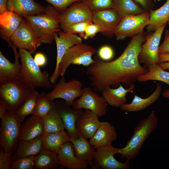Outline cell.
I'll use <instances>...</instances> for the list:
<instances>
[{
  "mask_svg": "<svg viewBox=\"0 0 169 169\" xmlns=\"http://www.w3.org/2000/svg\"><path fill=\"white\" fill-rule=\"evenodd\" d=\"M146 35L143 32L133 37L122 54L117 59L104 61L99 58L87 67L85 73L95 92L120 84L130 86L148 71L140 63L139 55Z\"/></svg>",
  "mask_w": 169,
  "mask_h": 169,
  "instance_id": "obj_1",
  "label": "cell"
},
{
  "mask_svg": "<svg viewBox=\"0 0 169 169\" xmlns=\"http://www.w3.org/2000/svg\"><path fill=\"white\" fill-rule=\"evenodd\" d=\"M60 13L53 6L48 5L44 13L24 18L42 43L51 44L55 33L60 30Z\"/></svg>",
  "mask_w": 169,
  "mask_h": 169,
  "instance_id": "obj_2",
  "label": "cell"
},
{
  "mask_svg": "<svg viewBox=\"0 0 169 169\" xmlns=\"http://www.w3.org/2000/svg\"><path fill=\"white\" fill-rule=\"evenodd\" d=\"M19 49L21 63L18 81L24 86L32 89L51 88L52 84L48 72L41 70L28 51L22 48Z\"/></svg>",
  "mask_w": 169,
  "mask_h": 169,
  "instance_id": "obj_3",
  "label": "cell"
},
{
  "mask_svg": "<svg viewBox=\"0 0 169 169\" xmlns=\"http://www.w3.org/2000/svg\"><path fill=\"white\" fill-rule=\"evenodd\" d=\"M158 119L154 110L141 120L135 128L133 134L124 147L119 148L121 158L130 161L140 153L145 141L156 129Z\"/></svg>",
  "mask_w": 169,
  "mask_h": 169,
  "instance_id": "obj_4",
  "label": "cell"
},
{
  "mask_svg": "<svg viewBox=\"0 0 169 169\" xmlns=\"http://www.w3.org/2000/svg\"><path fill=\"white\" fill-rule=\"evenodd\" d=\"M1 120V148L13 154L20 140L21 122L16 113L8 110Z\"/></svg>",
  "mask_w": 169,
  "mask_h": 169,
  "instance_id": "obj_5",
  "label": "cell"
},
{
  "mask_svg": "<svg viewBox=\"0 0 169 169\" xmlns=\"http://www.w3.org/2000/svg\"><path fill=\"white\" fill-rule=\"evenodd\" d=\"M97 52L93 47L83 43L72 46L66 51L60 63L59 76H64L68 68L71 64L89 66L95 62L92 56Z\"/></svg>",
  "mask_w": 169,
  "mask_h": 169,
  "instance_id": "obj_6",
  "label": "cell"
},
{
  "mask_svg": "<svg viewBox=\"0 0 169 169\" xmlns=\"http://www.w3.org/2000/svg\"><path fill=\"white\" fill-rule=\"evenodd\" d=\"M32 89L24 86L18 80L1 85L0 103L8 111L16 113Z\"/></svg>",
  "mask_w": 169,
  "mask_h": 169,
  "instance_id": "obj_7",
  "label": "cell"
},
{
  "mask_svg": "<svg viewBox=\"0 0 169 169\" xmlns=\"http://www.w3.org/2000/svg\"><path fill=\"white\" fill-rule=\"evenodd\" d=\"M150 15L149 12H145L140 14L122 17L114 32L116 39L122 40L143 32L144 28L149 23Z\"/></svg>",
  "mask_w": 169,
  "mask_h": 169,
  "instance_id": "obj_8",
  "label": "cell"
},
{
  "mask_svg": "<svg viewBox=\"0 0 169 169\" xmlns=\"http://www.w3.org/2000/svg\"><path fill=\"white\" fill-rule=\"evenodd\" d=\"M83 84L81 81L72 79L66 82L64 77H61L50 92L46 93L47 98L50 100L61 99L71 106L76 99L82 95Z\"/></svg>",
  "mask_w": 169,
  "mask_h": 169,
  "instance_id": "obj_9",
  "label": "cell"
},
{
  "mask_svg": "<svg viewBox=\"0 0 169 169\" xmlns=\"http://www.w3.org/2000/svg\"><path fill=\"white\" fill-rule=\"evenodd\" d=\"M119 148L112 145L95 148L94 164L92 169H129L130 168L129 161L121 162L115 157L119 153Z\"/></svg>",
  "mask_w": 169,
  "mask_h": 169,
  "instance_id": "obj_10",
  "label": "cell"
},
{
  "mask_svg": "<svg viewBox=\"0 0 169 169\" xmlns=\"http://www.w3.org/2000/svg\"><path fill=\"white\" fill-rule=\"evenodd\" d=\"M89 87L83 88L82 94L72 105L75 109L90 110L99 117L105 115L107 112L108 104L102 96L99 95Z\"/></svg>",
  "mask_w": 169,
  "mask_h": 169,
  "instance_id": "obj_11",
  "label": "cell"
},
{
  "mask_svg": "<svg viewBox=\"0 0 169 169\" xmlns=\"http://www.w3.org/2000/svg\"><path fill=\"white\" fill-rule=\"evenodd\" d=\"M93 11L82 1L74 3L60 12V28L65 31L70 26L79 23L92 22Z\"/></svg>",
  "mask_w": 169,
  "mask_h": 169,
  "instance_id": "obj_12",
  "label": "cell"
},
{
  "mask_svg": "<svg viewBox=\"0 0 169 169\" xmlns=\"http://www.w3.org/2000/svg\"><path fill=\"white\" fill-rule=\"evenodd\" d=\"M167 23L159 28L154 32L146 36L139 55L140 62L147 68L150 65L159 63L158 50L162 33Z\"/></svg>",
  "mask_w": 169,
  "mask_h": 169,
  "instance_id": "obj_13",
  "label": "cell"
},
{
  "mask_svg": "<svg viewBox=\"0 0 169 169\" xmlns=\"http://www.w3.org/2000/svg\"><path fill=\"white\" fill-rule=\"evenodd\" d=\"M10 41L17 48L26 49L31 54L34 53L42 43L24 19L11 37Z\"/></svg>",
  "mask_w": 169,
  "mask_h": 169,
  "instance_id": "obj_14",
  "label": "cell"
},
{
  "mask_svg": "<svg viewBox=\"0 0 169 169\" xmlns=\"http://www.w3.org/2000/svg\"><path fill=\"white\" fill-rule=\"evenodd\" d=\"M57 46L56 64L54 70L49 77L52 84L55 83L59 76V68L64 55L70 48L82 43V39L75 34H72L64 31L55 33L54 35Z\"/></svg>",
  "mask_w": 169,
  "mask_h": 169,
  "instance_id": "obj_15",
  "label": "cell"
},
{
  "mask_svg": "<svg viewBox=\"0 0 169 169\" xmlns=\"http://www.w3.org/2000/svg\"><path fill=\"white\" fill-rule=\"evenodd\" d=\"M55 103V108L61 118L64 129L71 139L79 138L76 123L83 111L82 109L71 107L63 100H57Z\"/></svg>",
  "mask_w": 169,
  "mask_h": 169,
  "instance_id": "obj_16",
  "label": "cell"
},
{
  "mask_svg": "<svg viewBox=\"0 0 169 169\" xmlns=\"http://www.w3.org/2000/svg\"><path fill=\"white\" fill-rule=\"evenodd\" d=\"M121 18L113 8L93 11L92 22L103 29V34L109 37L114 35Z\"/></svg>",
  "mask_w": 169,
  "mask_h": 169,
  "instance_id": "obj_17",
  "label": "cell"
},
{
  "mask_svg": "<svg viewBox=\"0 0 169 169\" xmlns=\"http://www.w3.org/2000/svg\"><path fill=\"white\" fill-rule=\"evenodd\" d=\"M11 46L13 50L15 60L11 63L0 51V85L12 82L18 80L19 77L21 64L19 61L20 58L17 47L12 44Z\"/></svg>",
  "mask_w": 169,
  "mask_h": 169,
  "instance_id": "obj_18",
  "label": "cell"
},
{
  "mask_svg": "<svg viewBox=\"0 0 169 169\" xmlns=\"http://www.w3.org/2000/svg\"><path fill=\"white\" fill-rule=\"evenodd\" d=\"M57 154L60 169H86L89 166L87 163L76 156L70 141L64 144Z\"/></svg>",
  "mask_w": 169,
  "mask_h": 169,
  "instance_id": "obj_19",
  "label": "cell"
},
{
  "mask_svg": "<svg viewBox=\"0 0 169 169\" xmlns=\"http://www.w3.org/2000/svg\"><path fill=\"white\" fill-rule=\"evenodd\" d=\"M99 116L92 111L85 109L77 120L76 128L79 135L90 139L100 125Z\"/></svg>",
  "mask_w": 169,
  "mask_h": 169,
  "instance_id": "obj_20",
  "label": "cell"
},
{
  "mask_svg": "<svg viewBox=\"0 0 169 169\" xmlns=\"http://www.w3.org/2000/svg\"><path fill=\"white\" fill-rule=\"evenodd\" d=\"M7 8L24 17L42 13L45 12L46 7L34 0H8Z\"/></svg>",
  "mask_w": 169,
  "mask_h": 169,
  "instance_id": "obj_21",
  "label": "cell"
},
{
  "mask_svg": "<svg viewBox=\"0 0 169 169\" xmlns=\"http://www.w3.org/2000/svg\"><path fill=\"white\" fill-rule=\"evenodd\" d=\"M22 17L8 10L0 14V33L1 38L9 45L11 37L23 20Z\"/></svg>",
  "mask_w": 169,
  "mask_h": 169,
  "instance_id": "obj_22",
  "label": "cell"
},
{
  "mask_svg": "<svg viewBox=\"0 0 169 169\" xmlns=\"http://www.w3.org/2000/svg\"><path fill=\"white\" fill-rule=\"evenodd\" d=\"M117 138L115 127L109 122L103 121L101 122L96 132L89 141L96 148L111 145Z\"/></svg>",
  "mask_w": 169,
  "mask_h": 169,
  "instance_id": "obj_23",
  "label": "cell"
},
{
  "mask_svg": "<svg viewBox=\"0 0 169 169\" xmlns=\"http://www.w3.org/2000/svg\"><path fill=\"white\" fill-rule=\"evenodd\" d=\"M44 133L43 118L31 115L21 125L20 140H31Z\"/></svg>",
  "mask_w": 169,
  "mask_h": 169,
  "instance_id": "obj_24",
  "label": "cell"
},
{
  "mask_svg": "<svg viewBox=\"0 0 169 169\" xmlns=\"http://www.w3.org/2000/svg\"><path fill=\"white\" fill-rule=\"evenodd\" d=\"M161 90V85L159 84H157L155 90L149 96L143 98L135 95L131 103H124L120 108L121 110L127 112H136L143 110L158 100Z\"/></svg>",
  "mask_w": 169,
  "mask_h": 169,
  "instance_id": "obj_25",
  "label": "cell"
},
{
  "mask_svg": "<svg viewBox=\"0 0 169 169\" xmlns=\"http://www.w3.org/2000/svg\"><path fill=\"white\" fill-rule=\"evenodd\" d=\"M135 88L134 84L130 85L128 89H125L120 84L115 88L108 87L101 93L102 96L108 104L112 107H120L127 101V94L133 92Z\"/></svg>",
  "mask_w": 169,
  "mask_h": 169,
  "instance_id": "obj_26",
  "label": "cell"
},
{
  "mask_svg": "<svg viewBox=\"0 0 169 169\" xmlns=\"http://www.w3.org/2000/svg\"><path fill=\"white\" fill-rule=\"evenodd\" d=\"M76 156L87 163L91 168L93 166L95 148L87 139L79 135L77 139H70Z\"/></svg>",
  "mask_w": 169,
  "mask_h": 169,
  "instance_id": "obj_27",
  "label": "cell"
},
{
  "mask_svg": "<svg viewBox=\"0 0 169 169\" xmlns=\"http://www.w3.org/2000/svg\"><path fill=\"white\" fill-rule=\"evenodd\" d=\"M43 136L29 141L20 140L14 156L15 159L38 154L44 148Z\"/></svg>",
  "mask_w": 169,
  "mask_h": 169,
  "instance_id": "obj_28",
  "label": "cell"
},
{
  "mask_svg": "<svg viewBox=\"0 0 169 169\" xmlns=\"http://www.w3.org/2000/svg\"><path fill=\"white\" fill-rule=\"evenodd\" d=\"M43 136L44 148L57 154L61 147L71 139L64 130L53 133H44Z\"/></svg>",
  "mask_w": 169,
  "mask_h": 169,
  "instance_id": "obj_29",
  "label": "cell"
},
{
  "mask_svg": "<svg viewBox=\"0 0 169 169\" xmlns=\"http://www.w3.org/2000/svg\"><path fill=\"white\" fill-rule=\"evenodd\" d=\"M149 23L146 27L147 31H154L169 21V0L159 8L150 12Z\"/></svg>",
  "mask_w": 169,
  "mask_h": 169,
  "instance_id": "obj_30",
  "label": "cell"
},
{
  "mask_svg": "<svg viewBox=\"0 0 169 169\" xmlns=\"http://www.w3.org/2000/svg\"><path fill=\"white\" fill-rule=\"evenodd\" d=\"M60 167L57 154L43 148L35 156V169H54Z\"/></svg>",
  "mask_w": 169,
  "mask_h": 169,
  "instance_id": "obj_31",
  "label": "cell"
},
{
  "mask_svg": "<svg viewBox=\"0 0 169 169\" xmlns=\"http://www.w3.org/2000/svg\"><path fill=\"white\" fill-rule=\"evenodd\" d=\"M113 8L122 17L141 14L146 11L134 0H113Z\"/></svg>",
  "mask_w": 169,
  "mask_h": 169,
  "instance_id": "obj_32",
  "label": "cell"
},
{
  "mask_svg": "<svg viewBox=\"0 0 169 169\" xmlns=\"http://www.w3.org/2000/svg\"><path fill=\"white\" fill-rule=\"evenodd\" d=\"M147 69V72L140 76L138 79V81L146 82L149 80H157L169 85V72L163 69L159 63L152 64Z\"/></svg>",
  "mask_w": 169,
  "mask_h": 169,
  "instance_id": "obj_33",
  "label": "cell"
},
{
  "mask_svg": "<svg viewBox=\"0 0 169 169\" xmlns=\"http://www.w3.org/2000/svg\"><path fill=\"white\" fill-rule=\"evenodd\" d=\"M43 120L44 133H53L65 130L61 118L55 107Z\"/></svg>",
  "mask_w": 169,
  "mask_h": 169,
  "instance_id": "obj_34",
  "label": "cell"
},
{
  "mask_svg": "<svg viewBox=\"0 0 169 169\" xmlns=\"http://www.w3.org/2000/svg\"><path fill=\"white\" fill-rule=\"evenodd\" d=\"M39 94L35 89H33L16 113L21 122L27 116L32 114Z\"/></svg>",
  "mask_w": 169,
  "mask_h": 169,
  "instance_id": "obj_35",
  "label": "cell"
},
{
  "mask_svg": "<svg viewBox=\"0 0 169 169\" xmlns=\"http://www.w3.org/2000/svg\"><path fill=\"white\" fill-rule=\"evenodd\" d=\"M46 93H39L37 103L32 115L43 118L55 107V102L48 99Z\"/></svg>",
  "mask_w": 169,
  "mask_h": 169,
  "instance_id": "obj_36",
  "label": "cell"
},
{
  "mask_svg": "<svg viewBox=\"0 0 169 169\" xmlns=\"http://www.w3.org/2000/svg\"><path fill=\"white\" fill-rule=\"evenodd\" d=\"M93 11L113 8V0H82Z\"/></svg>",
  "mask_w": 169,
  "mask_h": 169,
  "instance_id": "obj_37",
  "label": "cell"
},
{
  "mask_svg": "<svg viewBox=\"0 0 169 169\" xmlns=\"http://www.w3.org/2000/svg\"><path fill=\"white\" fill-rule=\"evenodd\" d=\"M35 156L20 158L14 161L11 169H32L34 168Z\"/></svg>",
  "mask_w": 169,
  "mask_h": 169,
  "instance_id": "obj_38",
  "label": "cell"
},
{
  "mask_svg": "<svg viewBox=\"0 0 169 169\" xmlns=\"http://www.w3.org/2000/svg\"><path fill=\"white\" fill-rule=\"evenodd\" d=\"M15 160L12 154L2 148L0 150V169H11Z\"/></svg>",
  "mask_w": 169,
  "mask_h": 169,
  "instance_id": "obj_39",
  "label": "cell"
},
{
  "mask_svg": "<svg viewBox=\"0 0 169 169\" xmlns=\"http://www.w3.org/2000/svg\"><path fill=\"white\" fill-rule=\"evenodd\" d=\"M99 58L104 61H108L114 56V52L110 46L104 45L101 46L97 52Z\"/></svg>",
  "mask_w": 169,
  "mask_h": 169,
  "instance_id": "obj_40",
  "label": "cell"
},
{
  "mask_svg": "<svg viewBox=\"0 0 169 169\" xmlns=\"http://www.w3.org/2000/svg\"><path fill=\"white\" fill-rule=\"evenodd\" d=\"M91 22H92L86 21L77 23L70 26L64 31L72 34L78 33L81 37L83 38L86 27Z\"/></svg>",
  "mask_w": 169,
  "mask_h": 169,
  "instance_id": "obj_41",
  "label": "cell"
},
{
  "mask_svg": "<svg viewBox=\"0 0 169 169\" xmlns=\"http://www.w3.org/2000/svg\"><path fill=\"white\" fill-rule=\"evenodd\" d=\"M60 12L65 10L73 3L82 0H45Z\"/></svg>",
  "mask_w": 169,
  "mask_h": 169,
  "instance_id": "obj_42",
  "label": "cell"
},
{
  "mask_svg": "<svg viewBox=\"0 0 169 169\" xmlns=\"http://www.w3.org/2000/svg\"><path fill=\"white\" fill-rule=\"evenodd\" d=\"M103 31V29L99 26L91 22L86 27L83 38L87 39L92 38L98 32L102 33Z\"/></svg>",
  "mask_w": 169,
  "mask_h": 169,
  "instance_id": "obj_43",
  "label": "cell"
},
{
  "mask_svg": "<svg viewBox=\"0 0 169 169\" xmlns=\"http://www.w3.org/2000/svg\"><path fill=\"white\" fill-rule=\"evenodd\" d=\"M159 54L169 53V30L165 31L163 42L159 46L158 50Z\"/></svg>",
  "mask_w": 169,
  "mask_h": 169,
  "instance_id": "obj_44",
  "label": "cell"
},
{
  "mask_svg": "<svg viewBox=\"0 0 169 169\" xmlns=\"http://www.w3.org/2000/svg\"><path fill=\"white\" fill-rule=\"evenodd\" d=\"M160 66L165 70H169V53H162L159 54Z\"/></svg>",
  "mask_w": 169,
  "mask_h": 169,
  "instance_id": "obj_45",
  "label": "cell"
},
{
  "mask_svg": "<svg viewBox=\"0 0 169 169\" xmlns=\"http://www.w3.org/2000/svg\"><path fill=\"white\" fill-rule=\"evenodd\" d=\"M146 12H149L153 7L154 0H134Z\"/></svg>",
  "mask_w": 169,
  "mask_h": 169,
  "instance_id": "obj_46",
  "label": "cell"
},
{
  "mask_svg": "<svg viewBox=\"0 0 169 169\" xmlns=\"http://www.w3.org/2000/svg\"><path fill=\"white\" fill-rule=\"evenodd\" d=\"M36 64L40 67L45 66L47 63L46 57L43 53L40 52L36 53L33 58Z\"/></svg>",
  "mask_w": 169,
  "mask_h": 169,
  "instance_id": "obj_47",
  "label": "cell"
},
{
  "mask_svg": "<svg viewBox=\"0 0 169 169\" xmlns=\"http://www.w3.org/2000/svg\"><path fill=\"white\" fill-rule=\"evenodd\" d=\"M7 0H0V14L8 10L7 8Z\"/></svg>",
  "mask_w": 169,
  "mask_h": 169,
  "instance_id": "obj_48",
  "label": "cell"
},
{
  "mask_svg": "<svg viewBox=\"0 0 169 169\" xmlns=\"http://www.w3.org/2000/svg\"><path fill=\"white\" fill-rule=\"evenodd\" d=\"M7 111L6 107L0 103V119H2L4 116Z\"/></svg>",
  "mask_w": 169,
  "mask_h": 169,
  "instance_id": "obj_49",
  "label": "cell"
},
{
  "mask_svg": "<svg viewBox=\"0 0 169 169\" xmlns=\"http://www.w3.org/2000/svg\"><path fill=\"white\" fill-rule=\"evenodd\" d=\"M162 95L165 98H169V89L164 90L162 93Z\"/></svg>",
  "mask_w": 169,
  "mask_h": 169,
  "instance_id": "obj_50",
  "label": "cell"
},
{
  "mask_svg": "<svg viewBox=\"0 0 169 169\" xmlns=\"http://www.w3.org/2000/svg\"><path fill=\"white\" fill-rule=\"evenodd\" d=\"M168 25H169V21L168 22Z\"/></svg>",
  "mask_w": 169,
  "mask_h": 169,
  "instance_id": "obj_51",
  "label": "cell"
}]
</instances>
